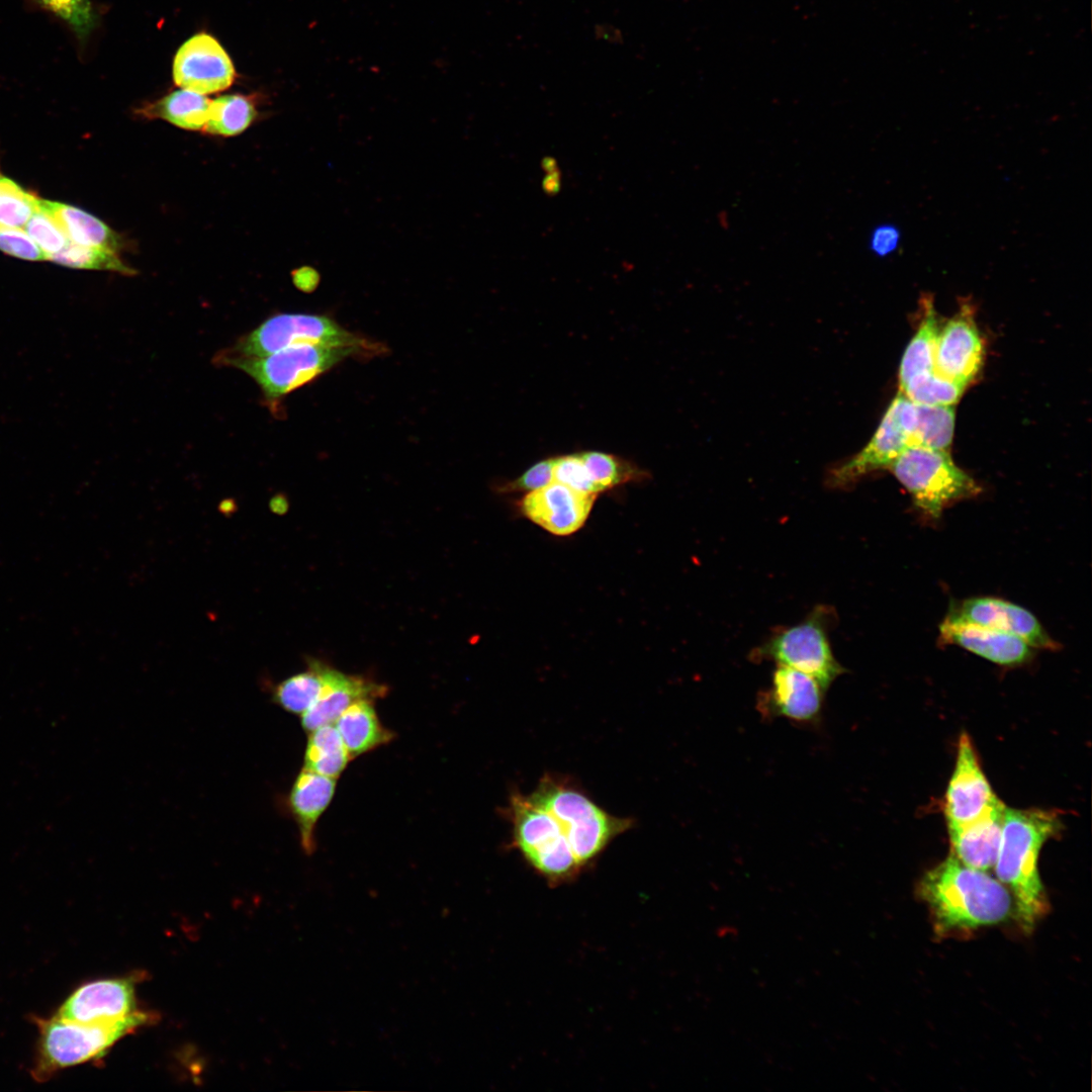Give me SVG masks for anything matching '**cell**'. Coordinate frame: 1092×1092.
I'll use <instances>...</instances> for the list:
<instances>
[{"mask_svg":"<svg viewBox=\"0 0 1092 1092\" xmlns=\"http://www.w3.org/2000/svg\"><path fill=\"white\" fill-rule=\"evenodd\" d=\"M918 892L938 935L994 925L1014 914L1011 893L998 879L953 855L922 877Z\"/></svg>","mask_w":1092,"mask_h":1092,"instance_id":"1","label":"cell"},{"mask_svg":"<svg viewBox=\"0 0 1092 1092\" xmlns=\"http://www.w3.org/2000/svg\"><path fill=\"white\" fill-rule=\"evenodd\" d=\"M1060 827L1058 815L1051 811L1004 810L994 868L998 880L1011 891L1014 914L1025 933L1031 932L1049 910L1037 859L1043 843Z\"/></svg>","mask_w":1092,"mask_h":1092,"instance_id":"2","label":"cell"},{"mask_svg":"<svg viewBox=\"0 0 1092 1092\" xmlns=\"http://www.w3.org/2000/svg\"><path fill=\"white\" fill-rule=\"evenodd\" d=\"M148 1020V1014L139 1010L126 1018L104 1023H80L56 1014L34 1018L38 1039L31 1075L42 1082L64 1069L99 1059Z\"/></svg>","mask_w":1092,"mask_h":1092,"instance_id":"3","label":"cell"},{"mask_svg":"<svg viewBox=\"0 0 1092 1092\" xmlns=\"http://www.w3.org/2000/svg\"><path fill=\"white\" fill-rule=\"evenodd\" d=\"M529 796L556 818L580 869L631 824L629 819L610 815L557 777H543Z\"/></svg>","mask_w":1092,"mask_h":1092,"instance_id":"4","label":"cell"},{"mask_svg":"<svg viewBox=\"0 0 1092 1092\" xmlns=\"http://www.w3.org/2000/svg\"><path fill=\"white\" fill-rule=\"evenodd\" d=\"M910 494L915 507L937 520L954 502L980 491L976 481L958 467L947 451L908 446L888 467Z\"/></svg>","mask_w":1092,"mask_h":1092,"instance_id":"5","label":"cell"},{"mask_svg":"<svg viewBox=\"0 0 1092 1092\" xmlns=\"http://www.w3.org/2000/svg\"><path fill=\"white\" fill-rule=\"evenodd\" d=\"M359 350L350 347L295 345L262 357H235L216 361L248 374L266 401L275 405L282 397Z\"/></svg>","mask_w":1092,"mask_h":1092,"instance_id":"6","label":"cell"},{"mask_svg":"<svg viewBox=\"0 0 1092 1092\" xmlns=\"http://www.w3.org/2000/svg\"><path fill=\"white\" fill-rule=\"evenodd\" d=\"M509 816L516 847L527 861L550 882H561L578 873L571 848L553 814L529 795L514 794Z\"/></svg>","mask_w":1092,"mask_h":1092,"instance_id":"7","label":"cell"},{"mask_svg":"<svg viewBox=\"0 0 1092 1092\" xmlns=\"http://www.w3.org/2000/svg\"><path fill=\"white\" fill-rule=\"evenodd\" d=\"M301 344L367 349L363 339L326 315L278 313L242 336L215 359L262 357Z\"/></svg>","mask_w":1092,"mask_h":1092,"instance_id":"8","label":"cell"},{"mask_svg":"<svg viewBox=\"0 0 1092 1092\" xmlns=\"http://www.w3.org/2000/svg\"><path fill=\"white\" fill-rule=\"evenodd\" d=\"M824 617L816 610L802 623L777 633L759 655L813 676L826 691L843 668L832 653Z\"/></svg>","mask_w":1092,"mask_h":1092,"instance_id":"9","label":"cell"},{"mask_svg":"<svg viewBox=\"0 0 1092 1092\" xmlns=\"http://www.w3.org/2000/svg\"><path fill=\"white\" fill-rule=\"evenodd\" d=\"M914 421L915 403L899 391L863 449L830 471V483L849 485L872 471L888 468L910 446Z\"/></svg>","mask_w":1092,"mask_h":1092,"instance_id":"10","label":"cell"},{"mask_svg":"<svg viewBox=\"0 0 1092 1092\" xmlns=\"http://www.w3.org/2000/svg\"><path fill=\"white\" fill-rule=\"evenodd\" d=\"M1003 808L981 769L970 737L962 734L944 801L948 830L968 825Z\"/></svg>","mask_w":1092,"mask_h":1092,"instance_id":"11","label":"cell"},{"mask_svg":"<svg viewBox=\"0 0 1092 1092\" xmlns=\"http://www.w3.org/2000/svg\"><path fill=\"white\" fill-rule=\"evenodd\" d=\"M235 76L233 62L224 49L204 32L187 39L174 58L173 78L182 89L203 95L214 93L229 88Z\"/></svg>","mask_w":1092,"mask_h":1092,"instance_id":"12","label":"cell"},{"mask_svg":"<svg viewBox=\"0 0 1092 1092\" xmlns=\"http://www.w3.org/2000/svg\"><path fill=\"white\" fill-rule=\"evenodd\" d=\"M984 346L972 308L964 303L960 311L939 330L934 370L939 375L967 386L977 375Z\"/></svg>","mask_w":1092,"mask_h":1092,"instance_id":"13","label":"cell"},{"mask_svg":"<svg viewBox=\"0 0 1092 1092\" xmlns=\"http://www.w3.org/2000/svg\"><path fill=\"white\" fill-rule=\"evenodd\" d=\"M946 618L974 623L1023 639L1032 648L1054 650L1056 642L1032 613L1011 602L993 598L967 599L950 608Z\"/></svg>","mask_w":1092,"mask_h":1092,"instance_id":"14","label":"cell"},{"mask_svg":"<svg viewBox=\"0 0 1092 1092\" xmlns=\"http://www.w3.org/2000/svg\"><path fill=\"white\" fill-rule=\"evenodd\" d=\"M136 1010L134 987L122 978L99 979L76 988L61 1004L56 1015L80 1023L113 1022Z\"/></svg>","mask_w":1092,"mask_h":1092,"instance_id":"15","label":"cell"},{"mask_svg":"<svg viewBox=\"0 0 1092 1092\" xmlns=\"http://www.w3.org/2000/svg\"><path fill=\"white\" fill-rule=\"evenodd\" d=\"M596 496L551 481L543 487L527 492L520 503V508L529 520L547 532L565 536L583 526Z\"/></svg>","mask_w":1092,"mask_h":1092,"instance_id":"16","label":"cell"},{"mask_svg":"<svg viewBox=\"0 0 1092 1092\" xmlns=\"http://www.w3.org/2000/svg\"><path fill=\"white\" fill-rule=\"evenodd\" d=\"M824 694L825 690L813 676L778 665L769 689L760 696V712L798 723H815L822 713Z\"/></svg>","mask_w":1092,"mask_h":1092,"instance_id":"17","label":"cell"},{"mask_svg":"<svg viewBox=\"0 0 1092 1092\" xmlns=\"http://www.w3.org/2000/svg\"><path fill=\"white\" fill-rule=\"evenodd\" d=\"M322 677V688L315 702L301 715V726L309 732L326 724H334L354 702L375 700L387 694V687L360 675L346 674L314 659Z\"/></svg>","mask_w":1092,"mask_h":1092,"instance_id":"18","label":"cell"},{"mask_svg":"<svg viewBox=\"0 0 1092 1092\" xmlns=\"http://www.w3.org/2000/svg\"><path fill=\"white\" fill-rule=\"evenodd\" d=\"M939 640L1004 666L1020 665L1032 656V647L1020 637L946 617L939 625Z\"/></svg>","mask_w":1092,"mask_h":1092,"instance_id":"19","label":"cell"},{"mask_svg":"<svg viewBox=\"0 0 1092 1092\" xmlns=\"http://www.w3.org/2000/svg\"><path fill=\"white\" fill-rule=\"evenodd\" d=\"M336 789V779L303 768L293 782L288 796V806L300 835V843L306 853L315 849V826L330 805Z\"/></svg>","mask_w":1092,"mask_h":1092,"instance_id":"20","label":"cell"},{"mask_svg":"<svg viewBox=\"0 0 1092 1092\" xmlns=\"http://www.w3.org/2000/svg\"><path fill=\"white\" fill-rule=\"evenodd\" d=\"M1003 809L968 825L949 829L952 855L964 864L988 871L995 864L1001 838Z\"/></svg>","mask_w":1092,"mask_h":1092,"instance_id":"21","label":"cell"},{"mask_svg":"<svg viewBox=\"0 0 1092 1092\" xmlns=\"http://www.w3.org/2000/svg\"><path fill=\"white\" fill-rule=\"evenodd\" d=\"M334 724L351 758L387 744L395 737L380 722L370 699L351 704Z\"/></svg>","mask_w":1092,"mask_h":1092,"instance_id":"22","label":"cell"},{"mask_svg":"<svg viewBox=\"0 0 1092 1092\" xmlns=\"http://www.w3.org/2000/svg\"><path fill=\"white\" fill-rule=\"evenodd\" d=\"M40 206L54 216L69 241L117 254L121 250V237L102 220L85 210L41 198Z\"/></svg>","mask_w":1092,"mask_h":1092,"instance_id":"23","label":"cell"},{"mask_svg":"<svg viewBox=\"0 0 1092 1092\" xmlns=\"http://www.w3.org/2000/svg\"><path fill=\"white\" fill-rule=\"evenodd\" d=\"M210 103L211 100L203 94L180 89L145 104L136 110V114L148 119L160 118L184 129L198 130L204 128L208 120Z\"/></svg>","mask_w":1092,"mask_h":1092,"instance_id":"24","label":"cell"},{"mask_svg":"<svg viewBox=\"0 0 1092 1092\" xmlns=\"http://www.w3.org/2000/svg\"><path fill=\"white\" fill-rule=\"evenodd\" d=\"M923 317L903 355L899 384L902 386L915 375L934 370V355L939 332L937 314L930 296L923 297Z\"/></svg>","mask_w":1092,"mask_h":1092,"instance_id":"25","label":"cell"},{"mask_svg":"<svg viewBox=\"0 0 1092 1092\" xmlns=\"http://www.w3.org/2000/svg\"><path fill=\"white\" fill-rule=\"evenodd\" d=\"M350 759L335 724H326L308 732L303 768L337 779Z\"/></svg>","mask_w":1092,"mask_h":1092,"instance_id":"26","label":"cell"},{"mask_svg":"<svg viewBox=\"0 0 1092 1092\" xmlns=\"http://www.w3.org/2000/svg\"><path fill=\"white\" fill-rule=\"evenodd\" d=\"M953 430L952 405L915 403V421L910 446L947 451L952 441Z\"/></svg>","mask_w":1092,"mask_h":1092,"instance_id":"27","label":"cell"},{"mask_svg":"<svg viewBox=\"0 0 1092 1092\" xmlns=\"http://www.w3.org/2000/svg\"><path fill=\"white\" fill-rule=\"evenodd\" d=\"M256 114L255 106L248 97L222 95L211 100L209 117L203 129L210 134L236 135L251 125Z\"/></svg>","mask_w":1092,"mask_h":1092,"instance_id":"28","label":"cell"},{"mask_svg":"<svg viewBox=\"0 0 1092 1092\" xmlns=\"http://www.w3.org/2000/svg\"><path fill=\"white\" fill-rule=\"evenodd\" d=\"M322 688V677L313 658L307 661V669L296 673L273 690L272 699L283 710L302 715L317 699Z\"/></svg>","mask_w":1092,"mask_h":1092,"instance_id":"29","label":"cell"},{"mask_svg":"<svg viewBox=\"0 0 1092 1092\" xmlns=\"http://www.w3.org/2000/svg\"><path fill=\"white\" fill-rule=\"evenodd\" d=\"M967 386L939 375L935 370L910 378L900 386V392L919 404L952 405Z\"/></svg>","mask_w":1092,"mask_h":1092,"instance_id":"30","label":"cell"},{"mask_svg":"<svg viewBox=\"0 0 1092 1092\" xmlns=\"http://www.w3.org/2000/svg\"><path fill=\"white\" fill-rule=\"evenodd\" d=\"M47 260L76 269L105 270L118 272L124 275H133L136 273L135 270L131 269L120 260L117 253L81 246L71 241H69L62 250L50 255Z\"/></svg>","mask_w":1092,"mask_h":1092,"instance_id":"31","label":"cell"},{"mask_svg":"<svg viewBox=\"0 0 1092 1092\" xmlns=\"http://www.w3.org/2000/svg\"><path fill=\"white\" fill-rule=\"evenodd\" d=\"M40 198L0 172V225L22 228L38 209Z\"/></svg>","mask_w":1092,"mask_h":1092,"instance_id":"32","label":"cell"},{"mask_svg":"<svg viewBox=\"0 0 1092 1092\" xmlns=\"http://www.w3.org/2000/svg\"><path fill=\"white\" fill-rule=\"evenodd\" d=\"M579 455L600 491L641 476L640 471L630 462L615 455L597 451L579 453Z\"/></svg>","mask_w":1092,"mask_h":1092,"instance_id":"33","label":"cell"},{"mask_svg":"<svg viewBox=\"0 0 1092 1092\" xmlns=\"http://www.w3.org/2000/svg\"><path fill=\"white\" fill-rule=\"evenodd\" d=\"M39 6L66 22L84 44L97 27L99 15L90 0H34Z\"/></svg>","mask_w":1092,"mask_h":1092,"instance_id":"34","label":"cell"},{"mask_svg":"<svg viewBox=\"0 0 1092 1092\" xmlns=\"http://www.w3.org/2000/svg\"><path fill=\"white\" fill-rule=\"evenodd\" d=\"M27 235L46 254V258L62 250L69 242L54 216L40 206L24 225Z\"/></svg>","mask_w":1092,"mask_h":1092,"instance_id":"35","label":"cell"},{"mask_svg":"<svg viewBox=\"0 0 1092 1092\" xmlns=\"http://www.w3.org/2000/svg\"><path fill=\"white\" fill-rule=\"evenodd\" d=\"M552 476L553 481L562 483L576 491L596 495L601 492L579 454L553 458Z\"/></svg>","mask_w":1092,"mask_h":1092,"instance_id":"36","label":"cell"},{"mask_svg":"<svg viewBox=\"0 0 1092 1092\" xmlns=\"http://www.w3.org/2000/svg\"><path fill=\"white\" fill-rule=\"evenodd\" d=\"M0 251L22 260H47L46 254L27 233L18 228L0 225Z\"/></svg>","mask_w":1092,"mask_h":1092,"instance_id":"37","label":"cell"},{"mask_svg":"<svg viewBox=\"0 0 1092 1092\" xmlns=\"http://www.w3.org/2000/svg\"><path fill=\"white\" fill-rule=\"evenodd\" d=\"M553 458L537 462L527 469L522 475L506 484V491L530 492L553 481L552 476Z\"/></svg>","mask_w":1092,"mask_h":1092,"instance_id":"38","label":"cell"},{"mask_svg":"<svg viewBox=\"0 0 1092 1092\" xmlns=\"http://www.w3.org/2000/svg\"><path fill=\"white\" fill-rule=\"evenodd\" d=\"M901 231L893 223L877 225L870 236V250L880 258H885L895 253L901 242Z\"/></svg>","mask_w":1092,"mask_h":1092,"instance_id":"39","label":"cell"}]
</instances>
